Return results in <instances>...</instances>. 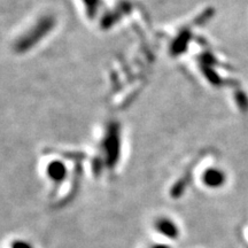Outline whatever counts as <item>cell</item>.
Segmentation results:
<instances>
[{"instance_id":"7a4b0ae2","label":"cell","mask_w":248,"mask_h":248,"mask_svg":"<svg viewBox=\"0 0 248 248\" xmlns=\"http://www.w3.org/2000/svg\"><path fill=\"white\" fill-rule=\"evenodd\" d=\"M157 228H159L157 231L161 232L163 235H167V237L172 238L177 235V228L171 222L168 221V219H162V221L157 223Z\"/></svg>"},{"instance_id":"6da1fadb","label":"cell","mask_w":248,"mask_h":248,"mask_svg":"<svg viewBox=\"0 0 248 248\" xmlns=\"http://www.w3.org/2000/svg\"><path fill=\"white\" fill-rule=\"evenodd\" d=\"M224 181V173L216 169L209 170V171L206 173V176H204V182H206V184L208 186H212V187H218V186L223 185Z\"/></svg>"}]
</instances>
